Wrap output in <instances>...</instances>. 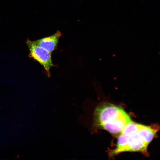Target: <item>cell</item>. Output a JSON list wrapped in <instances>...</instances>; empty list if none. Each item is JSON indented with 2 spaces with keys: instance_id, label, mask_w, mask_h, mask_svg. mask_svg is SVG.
<instances>
[{
  "instance_id": "6da1fadb",
  "label": "cell",
  "mask_w": 160,
  "mask_h": 160,
  "mask_svg": "<svg viewBox=\"0 0 160 160\" xmlns=\"http://www.w3.org/2000/svg\"><path fill=\"white\" fill-rule=\"evenodd\" d=\"M159 128L156 124L147 126L132 121L118 135L116 147L110 151V156L127 151L140 152L147 156V146Z\"/></svg>"
},
{
  "instance_id": "7a4b0ae2",
  "label": "cell",
  "mask_w": 160,
  "mask_h": 160,
  "mask_svg": "<svg viewBox=\"0 0 160 160\" xmlns=\"http://www.w3.org/2000/svg\"><path fill=\"white\" fill-rule=\"evenodd\" d=\"M93 117L95 127L114 135H119L132 121L122 108L107 101L100 103L95 109Z\"/></svg>"
},
{
  "instance_id": "3957f363",
  "label": "cell",
  "mask_w": 160,
  "mask_h": 160,
  "mask_svg": "<svg viewBox=\"0 0 160 160\" xmlns=\"http://www.w3.org/2000/svg\"><path fill=\"white\" fill-rule=\"evenodd\" d=\"M26 42L30 52L29 56L42 65L48 77L50 76V69L54 66L52 61L51 53L37 45L34 41L28 39Z\"/></svg>"
},
{
  "instance_id": "277c9868",
  "label": "cell",
  "mask_w": 160,
  "mask_h": 160,
  "mask_svg": "<svg viewBox=\"0 0 160 160\" xmlns=\"http://www.w3.org/2000/svg\"><path fill=\"white\" fill-rule=\"evenodd\" d=\"M61 33L57 31L54 34L49 36L34 41L38 45L52 53L57 48Z\"/></svg>"
}]
</instances>
